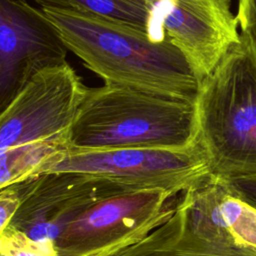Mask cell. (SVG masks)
I'll use <instances>...</instances> for the list:
<instances>
[{"mask_svg":"<svg viewBox=\"0 0 256 256\" xmlns=\"http://www.w3.org/2000/svg\"><path fill=\"white\" fill-rule=\"evenodd\" d=\"M67 48L107 85L194 103L199 82L183 53L169 40L95 14L41 8Z\"/></svg>","mask_w":256,"mask_h":256,"instance_id":"1","label":"cell"},{"mask_svg":"<svg viewBox=\"0 0 256 256\" xmlns=\"http://www.w3.org/2000/svg\"><path fill=\"white\" fill-rule=\"evenodd\" d=\"M88 89L65 62L36 74L1 111L0 188L36 176L67 151Z\"/></svg>","mask_w":256,"mask_h":256,"instance_id":"2","label":"cell"},{"mask_svg":"<svg viewBox=\"0 0 256 256\" xmlns=\"http://www.w3.org/2000/svg\"><path fill=\"white\" fill-rule=\"evenodd\" d=\"M197 138L194 103L105 84L88 89L67 150L186 149Z\"/></svg>","mask_w":256,"mask_h":256,"instance_id":"3","label":"cell"},{"mask_svg":"<svg viewBox=\"0 0 256 256\" xmlns=\"http://www.w3.org/2000/svg\"><path fill=\"white\" fill-rule=\"evenodd\" d=\"M195 104L198 145L220 177L256 173V40L240 41L200 83Z\"/></svg>","mask_w":256,"mask_h":256,"instance_id":"4","label":"cell"},{"mask_svg":"<svg viewBox=\"0 0 256 256\" xmlns=\"http://www.w3.org/2000/svg\"><path fill=\"white\" fill-rule=\"evenodd\" d=\"M179 194L161 188L130 189L96 201L56 239L58 255H117L164 224L175 212Z\"/></svg>","mask_w":256,"mask_h":256,"instance_id":"5","label":"cell"},{"mask_svg":"<svg viewBox=\"0 0 256 256\" xmlns=\"http://www.w3.org/2000/svg\"><path fill=\"white\" fill-rule=\"evenodd\" d=\"M160 228L188 246L228 255H256V210L212 173L178 197Z\"/></svg>","mask_w":256,"mask_h":256,"instance_id":"6","label":"cell"},{"mask_svg":"<svg viewBox=\"0 0 256 256\" xmlns=\"http://www.w3.org/2000/svg\"><path fill=\"white\" fill-rule=\"evenodd\" d=\"M44 173H80L107 178L134 189L161 188L182 193L210 174L201 147L67 150L45 165Z\"/></svg>","mask_w":256,"mask_h":256,"instance_id":"7","label":"cell"},{"mask_svg":"<svg viewBox=\"0 0 256 256\" xmlns=\"http://www.w3.org/2000/svg\"><path fill=\"white\" fill-rule=\"evenodd\" d=\"M11 185L19 195L20 205L7 227L53 244L65 227L96 201L134 189L80 173H44Z\"/></svg>","mask_w":256,"mask_h":256,"instance_id":"8","label":"cell"},{"mask_svg":"<svg viewBox=\"0 0 256 256\" xmlns=\"http://www.w3.org/2000/svg\"><path fill=\"white\" fill-rule=\"evenodd\" d=\"M68 50L41 8L0 0L1 111L36 74L65 63Z\"/></svg>","mask_w":256,"mask_h":256,"instance_id":"9","label":"cell"},{"mask_svg":"<svg viewBox=\"0 0 256 256\" xmlns=\"http://www.w3.org/2000/svg\"><path fill=\"white\" fill-rule=\"evenodd\" d=\"M39 8H57L102 16L146 34L154 42L167 39L165 21L177 0H27Z\"/></svg>","mask_w":256,"mask_h":256,"instance_id":"10","label":"cell"},{"mask_svg":"<svg viewBox=\"0 0 256 256\" xmlns=\"http://www.w3.org/2000/svg\"><path fill=\"white\" fill-rule=\"evenodd\" d=\"M115 256H256L214 253L183 244L165 233L160 227L143 240Z\"/></svg>","mask_w":256,"mask_h":256,"instance_id":"11","label":"cell"},{"mask_svg":"<svg viewBox=\"0 0 256 256\" xmlns=\"http://www.w3.org/2000/svg\"><path fill=\"white\" fill-rule=\"evenodd\" d=\"M0 256H59L53 243L40 242L7 227L0 231Z\"/></svg>","mask_w":256,"mask_h":256,"instance_id":"12","label":"cell"},{"mask_svg":"<svg viewBox=\"0 0 256 256\" xmlns=\"http://www.w3.org/2000/svg\"><path fill=\"white\" fill-rule=\"evenodd\" d=\"M222 178L239 198L256 210V173Z\"/></svg>","mask_w":256,"mask_h":256,"instance_id":"13","label":"cell"},{"mask_svg":"<svg viewBox=\"0 0 256 256\" xmlns=\"http://www.w3.org/2000/svg\"><path fill=\"white\" fill-rule=\"evenodd\" d=\"M19 205V195L12 185L0 188V231L10 224Z\"/></svg>","mask_w":256,"mask_h":256,"instance_id":"14","label":"cell"},{"mask_svg":"<svg viewBox=\"0 0 256 256\" xmlns=\"http://www.w3.org/2000/svg\"><path fill=\"white\" fill-rule=\"evenodd\" d=\"M236 18L241 32L256 40V0H238Z\"/></svg>","mask_w":256,"mask_h":256,"instance_id":"15","label":"cell"}]
</instances>
